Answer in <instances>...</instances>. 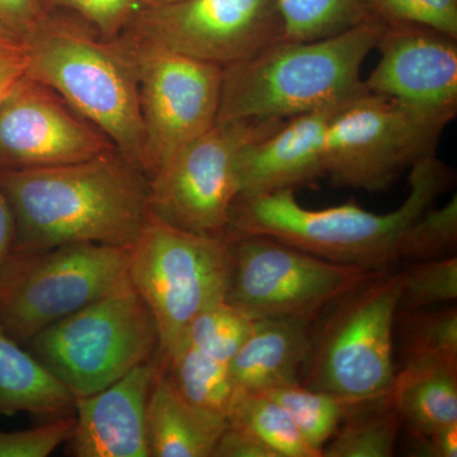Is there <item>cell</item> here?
<instances>
[{"mask_svg": "<svg viewBox=\"0 0 457 457\" xmlns=\"http://www.w3.org/2000/svg\"><path fill=\"white\" fill-rule=\"evenodd\" d=\"M168 380L187 402L227 417L236 395L230 363L180 342L164 370Z\"/></svg>", "mask_w": 457, "mask_h": 457, "instance_id": "cb8c5ba5", "label": "cell"}, {"mask_svg": "<svg viewBox=\"0 0 457 457\" xmlns=\"http://www.w3.org/2000/svg\"><path fill=\"white\" fill-rule=\"evenodd\" d=\"M264 394H269L286 409L303 440L320 457L321 450L354 404L330 394L315 392L300 383L284 385Z\"/></svg>", "mask_w": 457, "mask_h": 457, "instance_id": "4316f807", "label": "cell"}, {"mask_svg": "<svg viewBox=\"0 0 457 457\" xmlns=\"http://www.w3.org/2000/svg\"><path fill=\"white\" fill-rule=\"evenodd\" d=\"M114 149L55 90L29 77L0 104V170L78 163Z\"/></svg>", "mask_w": 457, "mask_h": 457, "instance_id": "5bb4252c", "label": "cell"}, {"mask_svg": "<svg viewBox=\"0 0 457 457\" xmlns=\"http://www.w3.org/2000/svg\"><path fill=\"white\" fill-rule=\"evenodd\" d=\"M420 456L456 457L457 423L444 427L428 435L411 436Z\"/></svg>", "mask_w": 457, "mask_h": 457, "instance_id": "d590c367", "label": "cell"}, {"mask_svg": "<svg viewBox=\"0 0 457 457\" xmlns=\"http://www.w3.org/2000/svg\"><path fill=\"white\" fill-rule=\"evenodd\" d=\"M42 3L46 12L54 8L75 12L95 26L104 40L121 36L140 8V0H42Z\"/></svg>", "mask_w": 457, "mask_h": 457, "instance_id": "1f68e13d", "label": "cell"}, {"mask_svg": "<svg viewBox=\"0 0 457 457\" xmlns=\"http://www.w3.org/2000/svg\"><path fill=\"white\" fill-rule=\"evenodd\" d=\"M455 174L433 154L411 168L409 192L398 209L375 213L348 203L312 210L294 189L239 196L225 237L264 236L336 263L369 270L395 269L402 261L447 257L450 222L432 206L453 187Z\"/></svg>", "mask_w": 457, "mask_h": 457, "instance_id": "6da1fadb", "label": "cell"}, {"mask_svg": "<svg viewBox=\"0 0 457 457\" xmlns=\"http://www.w3.org/2000/svg\"><path fill=\"white\" fill-rule=\"evenodd\" d=\"M402 425L390 393L354 403L321 450V457L394 456Z\"/></svg>", "mask_w": 457, "mask_h": 457, "instance_id": "603a6c76", "label": "cell"}, {"mask_svg": "<svg viewBox=\"0 0 457 457\" xmlns=\"http://www.w3.org/2000/svg\"><path fill=\"white\" fill-rule=\"evenodd\" d=\"M399 311H418L455 302L457 257L409 261L403 269Z\"/></svg>", "mask_w": 457, "mask_h": 457, "instance_id": "f1b7e54d", "label": "cell"}, {"mask_svg": "<svg viewBox=\"0 0 457 457\" xmlns=\"http://www.w3.org/2000/svg\"><path fill=\"white\" fill-rule=\"evenodd\" d=\"M180 0H140V7H159V5L171 4Z\"/></svg>", "mask_w": 457, "mask_h": 457, "instance_id": "74e56055", "label": "cell"}, {"mask_svg": "<svg viewBox=\"0 0 457 457\" xmlns=\"http://www.w3.org/2000/svg\"><path fill=\"white\" fill-rule=\"evenodd\" d=\"M137 68L147 179L218 121L220 66L119 36Z\"/></svg>", "mask_w": 457, "mask_h": 457, "instance_id": "7c38bea8", "label": "cell"}, {"mask_svg": "<svg viewBox=\"0 0 457 457\" xmlns=\"http://www.w3.org/2000/svg\"><path fill=\"white\" fill-rule=\"evenodd\" d=\"M227 427V417L187 402L158 375L147 403L150 456L212 457Z\"/></svg>", "mask_w": 457, "mask_h": 457, "instance_id": "d6986e66", "label": "cell"}, {"mask_svg": "<svg viewBox=\"0 0 457 457\" xmlns=\"http://www.w3.org/2000/svg\"><path fill=\"white\" fill-rule=\"evenodd\" d=\"M449 123L362 90L337 107L324 139L326 176L341 187L380 192L436 147Z\"/></svg>", "mask_w": 457, "mask_h": 457, "instance_id": "9c48e42d", "label": "cell"}, {"mask_svg": "<svg viewBox=\"0 0 457 457\" xmlns=\"http://www.w3.org/2000/svg\"><path fill=\"white\" fill-rule=\"evenodd\" d=\"M122 33L225 69L284 40V22L278 0H180L140 7Z\"/></svg>", "mask_w": 457, "mask_h": 457, "instance_id": "4fadbf2b", "label": "cell"}, {"mask_svg": "<svg viewBox=\"0 0 457 457\" xmlns=\"http://www.w3.org/2000/svg\"><path fill=\"white\" fill-rule=\"evenodd\" d=\"M46 13L42 0H0V27L20 38Z\"/></svg>", "mask_w": 457, "mask_h": 457, "instance_id": "836d02e7", "label": "cell"}, {"mask_svg": "<svg viewBox=\"0 0 457 457\" xmlns=\"http://www.w3.org/2000/svg\"><path fill=\"white\" fill-rule=\"evenodd\" d=\"M212 457H276L260 440L240 427L228 425L213 450Z\"/></svg>", "mask_w": 457, "mask_h": 457, "instance_id": "e575fe53", "label": "cell"}, {"mask_svg": "<svg viewBox=\"0 0 457 457\" xmlns=\"http://www.w3.org/2000/svg\"><path fill=\"white\" fill-rule=\"evenodd\" d=\"M390 395L411 436L456 425L457 366L396 370Z\"/></svg>", "mask_w": 457, "mask_h": 457, "instance_id": "44dd1931", "label": "cell"}, {"mask_svg": "<svg viewBox=\"0 0 457 457\" xmlns=\"http://www.w3.org/2000/svg\"><path fill=\"white\" fill-rule=\"evenodd\" d=\"M75 398L110 386L158 354L159 330L130 279L26 342Z\"/></svg>", "mask_w": 457, "mask_h": 457, "instance_id": "8992f818", "label": "cell"}, {"mask_svg": "<svg viewBox=\"0 0 457 457\" xmlns=\"http://www.w3.org/2000/svg\"><path fill=\"white\" fill-rule=\"evenodd\" d=\"M16 239V222L7 197L0 189V267L12 253Z\"/></svg>", "mask_w": 457, "mask_h": 457, "instance_id": "8d00e7d4", "label": "cell"}, {"mask_svg": "<svg viewBox=\"0 0 457 457\" xmlns=\"http://www.w3.org/2000/svg\"><path fill=\"white\" fill-rule=\"evenodd\" d=\"M252 324L253 319L225 300L198 314L180 342L230 363L251 332Z\"/></svg>", "mask_w": 457, "mask_h": 457, "instance_id": "83f0119b", "label": "cell"}, {"mask_svg": "<svg viewBox=\"0 0 457 457\" xmlns=\"http://www.w3.org/2000/svg\"><path fill=\"white\" fill-rule=\"evenodd\" d=\"M75 400L35 354L0 328V416L31 413L55 420L75 413Z\"/></svg>", "mask_w": 457, "mask_h": 457, "instance_id": "ffe728a7", "label": "cell"}, {"mask_svg": "<svg viewBox=\"0 0 457 457\" xmlns=\"http://www.w3.org/2000/svg\"><path fill=\"white\" fill-rule=\"evenodd\" d=\"M370 22L314 41H278L224 69L218 121L288 120L365 90L363 62L383 29Z\"/></svg>", "mask_w": 457, "mask_h": 457, "instance_id": "3957f363", "label": "cell"}, {"mask_svg": "<svg viewBox=\"0 0 457 457\" xmlns=\"http://www.w3.org/2000/svg\"><path fill=\"white\" fill-rule=\"evenodd\" d=\"M230 276L227 237L191 233L150 216L131 246L129 279L154 315L163 370L192 320L227 300Z\"/></svg>", "mask_w": 457, "mask_h": 457, "instance_id": "52a82bcc", "label": "cell"}, {"mask_svg": "<svg viewBox=\"0 0 457 457\" xmlns=\"http://www.w3.org/2000/svg\"><path fill=\"white\" fill-rule=\"evenodd\" d=\"M339 104L291 117L272 134L245 146L237 163L239 196L295 191L326 176L324 139Z\"/></svg>", "mask_w": 457, "mask_h": 457, "instance_id": "e0dca14e", "label": "cell"}, {"mask_svg": "<svg viewBox=\"0 0 457 457\" xmlns=\"http://www.w3.org/2000/svg\"><path fill=\"white\" fill-rule=\"evenodd\" d=\"M370 93L450 123L457 114V38L414 23H384Z\"/></svg>", "mask_w": 457, "mask_h": 457, "instance_id": "9a60e30c", "label": "cell"}, {"mask_svg": "<svg viewBox=\"0 0 457 457\" xmlns=\"http://www.w3.org/2000/svg\"><path fill=\"white\" fill-rule=\"evenodd\" d=\"M286 120L216 122L147 179L150 212L171 227L225 237L237 197V163L254 141L278 130Z\"/></svg>", "mask_w": 457, "mask_h": 457, "instance_id": "30bf717a", "label": "cell"}, {"mask_svg": "<svg viewBox=\"0 0 457 457\" xmlns=\"http://www.w3.org/2000/svg\"><path fill=\"white\" fill-rule=\"evenodd\" d=\"M75 413L26 431H0V457H47L73 432Z\"/></svg>", "mask_w": 457, "mask_h": 457, "instance_id": "4dcf8cb0", "label": "cell"}, {"mask_svg": "<svg viewBox=\"0 0 457 457\" xmlns=\"http://www.w3.org/2000/svg\"><path fill=\"white\" fill-rule=\"evenodd\" d=\"M158 354L88 396L75 400L69 453L75 457H152L147 403L158 375Z\"/></svg>", "mask_w": 457, "mask_h": 457, "instance_id": "2e32d148", "label": "cell"}, {"mask_svg": "<svg viewBox=\"0 0 457 457\" xmlns=\"http://www.w3.org/2000/svg\"><path fill=\"white\" fill-rule=\"evenodd\" d=\"M400 369L457 366V308L398 311L394 345Z\"/></svg>", "mask_w": 457, "mask_h": 457, "instance_id": "7402d4cb", "label": "cell"}, {"mask_svg": "<svg viewBox=\"0 0 457 457\" xmlns=\"http://www.w3.org/2000/svg\"><path fill=\"white\" fill-rule=\"evenodd\" d=\"M384 23H414L457 38V0H372Z\"/></svg>", "mask_w": 457, "mask_h": 457, "instance_id": "f546056e", "label": "cell"}, {"mask_svg": "<svg viewBox=\"0 0 457 457\" xmlns=\"http://www.w3.org/2000/svg\"><path fill=\"white\" fill-rule=\"evenodd\" d=\"M131 248L75 243L14 252L0 267V328L26 343L129 281Z\"/></svg>", "mask_w": 457, "mask_h": 457, "instance_id": "ba28073f", "label": "cell"}, {"mask_svg": "<svg viewBox=\"0 0 457 457\" xmlns=\"http://www.w3.org/2000/svg\"><path fill=\"white\" fill-rule=\"evenodd\" d=\"M227 418L228 425L253 435L276 457H320L303 440L290 414L269 394L236 392Z\"/></svg>", "mask_w": 457, "mask_h": 457, "instance_id": "484cf974", "label": "cell"}, {"mask_svg": "<svg viewBox=\"0 0 457 457\" xmlns=\"http://www.w3.org/2000/svg\"><path fill=\"white\" fill-rule=\"evenodd\" d=\"M14 252L95 243L131 248L152 212L147 177L114 149L78 163L0 170Z\"/></svg>", "mask_w": 457, "mask_h": 457, "instance_id": "7a4b0ae2", "label": "cell"}, {"mask_svg": "<svg viewBox=\"0 0 457 457\" xmlns=\"http://www.w3.org/2000/svg\"><path fill=\"white\" fill-rule=\"evenodd\" d=\"M400 295V270H381L330 303L311 324L300 384L348 403L389 394Z\"/></svg>", "mask_w": 457, "mask_h": 457, "instance_id": "5b68a950", "label": "cell"}, {"mask_svg": "<svg viewBox=\"0 0 457 457\" xmlns=\"http://www.w3.org/2000/svg\"><path fill=\"white\" fill-rule=\"evenodd\" d=\"M228 240L231 276L227 302L251 319H294L312 324L330 303L378 272L327 261L270 237Z\"/></svg>", "mask_w": 457, "mask_h": 457, "instance_id": "8fae6325", "label": "cell"}, {"mask_svg": "<svg viewBox=\"0 0 457 457\" xmlns=\"http://www.w3.org/2000/svg\"><path fill=\"white\" fill-rule=\"evenodd\" d=\"M23 41L29 77L55 90L144 173L139 84L125 42L98 41L83 26L49 12Z\"/></svg>", "mask_w": 457, "mask_h": 457, "instance_id": "277c9868", "label": "cell"}, {"mask_svg": "<svg viewBox=\"0 0 457 457\" xmlns=\"http://www.w3.org/2000/svg\"><path fill=\"white\" fill-rule=\"evenodd\" d=\"M29 71L26 42L0 27V104L29 78Z\"/></svg>", "mask_w": 457, "mask_h": 457, "instance_id": "d6a6232c", "label": "cell"}, {"mask_svg": "<svg viewBox=\"0 0 457 457\" xmlns=\"http://www.w3.org/2000/svg\"><path fill=\"white\" fill-rule=\"evenodd\" d=\"M284 40L332 37L370 22H383L372 0H278Z\"/></svg>", "mask_w": 457, "mask_h": 457, "instance_id": "d4e9b609", "label": "cell"}, {"mask_svg": "<svg viewBox=\"0 0 457 457\" xmlns=\"http://www.w3.org/2000/svg\"><path fill=\"white\" fill-rule=\"evenodd\" d=\"M311 324L294 319H253L251 332L230 361L236 392L269 393L300 383L311 352Z\"/></svg>", "mask_w": 457, "mask_h": 457, "instance_id": "ac0fdd59", "label": "cell"}]
</instances>
